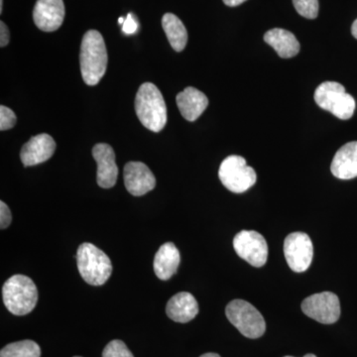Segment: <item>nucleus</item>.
Wrapping results in <instances>:
<instances>
[{"mask_svg": "<svg viewBox=\"0 0 357 357\" xmlns=\"http://www.w3.org/2000/svg\"><path fill=\"white\" fill-rule=\"evenodd\" d=\"M199 357H220V356H218L217 354H213V352H210V354H204L203 356Z\"/></svg>", "mask_w": 357, "mask_h": 357, "instance_id": "30", "label": "nucleus"}, {"mask_svg": "<svg viewBox=\"0 0 357 357\" xmlns=\"http://www.w3.org/2000/svg\"><path fill=\"white\" fill-rule=\"evenodd\" d=\"M284 255L289 267L294 272L301 273L311 266L314 257L312 239L305 232H293L284 241Z\"/></svg>", "mask_w": 357, "mask_h": 357, "instance_id": "10", "label": "nucleus"}, {"mask_svg": "<svg viewBox=\"0 0 357 357\" xmlns=\"http://www.w3.org/2000/svg\"><path fill=\"white\" fill-rule=\"evenodd\" d=\"M74 357H82V356H74Z\"/></svg>", "mask_w": 357, "mask_h": 357, "instance_id": "34", "label": "nucleus"}, {"mask_svg": "<svg viewBox=\"0 0 357 357\" xmlns=\"http://www.w3.org/2000/svg\"><path fill=\"white\" fill-rule=\"evenodd\" d=\"M102 357H134L128 347L119 340H112L102 351Z\"/></svg>", "mask_w": 357, "mask_h": 357, "instance_id": "23", "label": "nucleus"}, {"mask_svg": "<svg viewBox=\"0 0 357 357\" xmlns=\"http://www.w3.org/2000/svg\"><path fill=\"white\" fill-rule=\"evenodd\" d=\"M2 9H3V0H0V13H2Z\"/></svg>", "mask_w": 357, "mask_h": 357, "instance_id": "31", "label": "nucleus"}, {"mask_svg": "<svg viewBox=\"0 0 357 357\" xmlns=\"http://www.w3.org/2000/svg\"><path fill=\"white\" fill-rule=\"evenodd\" d=\"M79 62L84 83L88 86L100 83L107 70L109 56L102 35L96 30H89L84 35Z\"/></svg>", "mask_w": 357, "mask_h": 357, "instance_id": "1", "label": "nucleus"}, {"mask_svg": "<svg viewBox=\"0 0 357 357\" xmlns=\"http://www.w3.org/2000/svg\"><path fill=\"white\" fill-rule=\"evenodd\" d=\"M314 102L321 109L342 121L351 119L356 110V100L345 91L344 86L337 82H325L314 91Z\"/></svg>", "mask_w": 357, "mask_h": 357, "instance_id": "5", "label": "nucleus"}, {"mask_svg": "<svg viewBox=\"0 0 357 357\" xmlns=\"http://www.w3.org/2000/svg\"><path fill=\"white\" fill-rule=\"evenodd\" d=\"M284 357H293V356H284ZM304 357H317V356H314V354H307V356H305Z\"/></svg>", "mask_w": 357, "mask_h": 357, "instance_id": "33", "label": "nucleus"}, {"mask_svg": "<svg viewBox=\"0 0 357 357\" xmlns=\"http://www.w3.org/2000/svg\"><path fill=\"white\" fill-rule=\"evenodd\" d=\"M13 220L11 211L3 201L0 202V229H6Z\"/></svg>", "mask_w": 357, "mask_h": 357, "instance_id": "25", "label": "nucleus"}, {"mask_svg": "<svg viewBox=\"0 0 357 357\" xmlns=\"http://www.w3.org/2000/svg\"><path fill=\"white\" fill-rule=\"evenodd\" d=\"M234 248L239 257L251 266L262 267L266 264L268 245L264 237L255 230H241L234 238Z\"/></svg>", "mask_w": 357, "mask_h": 357, "instance_id": "9", "label": "nucleus"}, {"mask_svg": "<svg viewBox=\"0 0 357 357\" xmlns=\"http://www.w3.org/2000/svg\"><path fill=\"white\" fill-rule=\"evenodd\" d=\"M176 102L181 114L188 121H197L208 105L206 96L192 86H188L182 93H178Z\"/></svg>", "mask_w": 357, "mask_h": 357, "instance_id": "15", "label": "nucleus"}, {"mask_svg": "<svg viewBox=\"0 0 357 357\" xmlns=\"http://www.w3.org/2000/svg\"><path fill=\"white\" fill-rule=\"evenodd\" d=\"M301 307L307 317L324 325L337 323L340 317V299L332 292L314 294L303 301Z\"/></svg>", "mask_w": 357, "mask_h": 357, "instance_id": "8", "label": "nucleus"}, {"mask_svg": "<svg viewBox=\"0 0 357 357\" xmlns=\"http://www.w3.org/2000/svg\"><path fill=\"white\" fill-rule=\"evenodd\" d=\"M162 27L169 43L176 52L184 50L188 43V32L182 21L173 13H166L162 18Z\"/></svg>", "mask_w": 357, "mask_h": 357, "instance_id": "20", "label": "nucleus"}, {"mask_svg": "<svg viewBox=\"0 0 357 357\" xmlns=\"http://www.w3.org/2000/svg\"><path fill=\"white\" fill-rule=\"evenodd\" d=\"M220 182L229 191L241 194L250 189L256 183V172L248 166L246 160L237 155H231L223 160L218 170Z\"/></svg>", "mask_w": 357, "mask_h": 357, "instance_id": "7", "label": "nucleus"}, {"mask_svg": "<svg viewBox=\"0 0 357 357\" xmlns=\"http://www.w3.org/2000/svg\"><path fill=\"white\" fill-rule=\"evenodd\" d=\"M181 255L173 243H164L154 258V272L160 280H169L177 273Z\"/></svg>", "mask_w": 357, "mask_h": 357, "instance_id": "18", "label": "nucleus"}, {"mask_svg": "<svg viewBox=\"0 0 357 357\" xmlns=\"http://www.w3.org/2000/svg\"><path fill=\"white\" fill-rule=\"evenodd\" d=\"M9 40H10V33H9L8 27H7L3 21H1L0 22V46L2 48L7 46L9 43Z\"/></svg>", "mask_w": 357, "mask_h": 357, "instance_id": "27", "label": "nucleus"}, {"mask_svg": "<svg viewBox=\"0 0 357 357\" xmlns=\"http://www.w3.org/2000/svg\"><path fill=\"white\" fill-rule=\"evenodd\" d=\"M135 112L142 126L160 132L167 123V107L163 96L154 84H141L135 98Z\"/></svg>", "mask_w": 357, "mask_h": 357, "instance_id": "2", "label": "nucleus"}, {"mask_svg": "<svg viewBox=\"0 0 357 357\" xmlns=\"http://www.w3.org/2000/svg\"><path fill=\"white\" fill-rule=\"evenodd\" d=\"M225 314L244 337L255 340L261 337L266 331V323L262 314L246 301H231L225 309Z\"/></svg>", "mask_w": 357, "mask_h": 357, "instance_id": "6", "label": "nucleus"}, {"mask_svg": "<svg viewBox=\"0 0 357 357\" xmlns=\"http://www.w3.org/2000/svg\"><path fill=\"white\" fill-rule=\"evenodd\" d=\"M264 41L270 45L281 58H293L300 52V43L295 35L281 28H274L265 33Z\"/></svg>", "mask_w": 357, "mask_h": 357, "instance_id": "19", "label": "nucleus"}, {"mask_svg": "<svg viewBox=\"0 0 357 357\" xmlns=\"http://www.w3.org/2000/svg\"><path fill=\"white\" fill-rule=\"evenodd\" d=\"M166 312L176 323H189L199 314V304L191 293H178L169 300Z\"/></svg>", "mask_w": 357, "mask_h": 357, "instance_id": "17", "label": "nucleus"}, {"mask_svg": "<svg viewBox=\"0 0 357 357\" xmlns=\"http://www.w3.org/2000/svg\"><path fill=\"white\" fill-rule=\"evenodd\" d=\"M93 156L98 164V185L103 189H110L116 184L119 168L115 163L114 149L109 144L100 143L93 148Z\"/></svg>", "mask_w": 357, "mask_h": 357, "instance_id": "13", "label": "nucleus"}, {"mask_svg": "<svg viewBox=\"0 0 357 357\" xmlns=\"http://www.w3.org/2000/svg\"><path fill=\"white\" fill-rule=\"evenodd\" d=\"M3 303L11 314L25 316L31 312L38 302V290L34 282L24 275H14L2 287Z\"/></svg>", "mask_w": 357, "mask_h": 357, "instance_id": "3", "label": "nucleus"}, {"mask_svg": "<svg viewBox=\"0 0 357 357\" xmlns=\"http://www.w3.org/2000/svg\"><path fill=\"white\" fill-rule=\"evenodd\" d=\"M16 123V115L13 110L4 105L0 107V129L1 131L8 130L14 128Z\"/></svg>", "mask_w": 357, "mask_h": 357, "instance_id": "24", "label": "nucleus"}, {"mask_svg": "<svg viewBox=\"0 0 357 357\" xmlns=\"http://www.w3.org/2000/svg\"><path fill=\"white\" fill-rule=\"evenodd\" d=\"M65 6L63 0H38L33 11V20L40 30L54 32L63 24Z\"/></svg>", "mask_w": 357, "mask_h": 357, "instance_id": "11", "label": "nucleus"}, {"mask_svg": "<svg viewBox=\"0 0 357 357\" xmlns=\"http://www.w3.org/2000/svg\"><path fill=\"white\" fill-rule=\"evenodd\" d=\"M335 177L351 180L357 177V141L347 143L337 150L331 165Z\"/></svg>", "mask_w": 357, "mask_h": 357, "instance_id": "16", "label": "nucleus"}, {"mask_svg": "<svg viewBox=\"0 0 357 357\" xmlns=\"http://www.w3.org/2000/svg\"><path fill=\"white\" fill-rule=\"evenodd\" d=\"M124 185L132 196L141 197L156 187V178L142 162H128L124 167Z\"/></svg>", "mask_w": 357, "mask_h": 357, "instance_id": "12", "label": "nucleus"}, {"mask_svg": "<svg viewBox=\"0 0 357 357\" xmlns=\"http://www.w3.org/2000/svg\"><path fill=\"white\" fill-rule=\"evenodd\" d=\"M351 33L354 38L357 39V20L354 21V24L351 26Z\"/></svg>", "mask_w": 357, "mask_h": 357, "instance_id": "29", "label": "nucleus"}, {"mask_svg": "<svg viewBox=\"0 0 357 357\" xmlns=\"http://www.w3.org/2000/svg\"><path fill=\"white\" fill-rule=\"evenodd\" d=\"M56 142L49 134L42 133L33 136L23 145L20 158L25 167L44 163L55 153Z\"/></svg>", "mask_w": 357, "mask_h": 357, "instance_id": "14", "label": "nucleus"}, {"mask_svg": "<svg viewBox=\"0 0 357 357\" xmlns=\"http://www.w3.org/2000/svg\"><path fill=\"white\" fill-rule=\"evenodd\" d=\"M296 10L303 17L314 20L318 17L319 0H293Z\"/></svg>", "mask_w": 357, "mask_h": 357, "instance_id": "22", "label": "nucleus"}, {"mask_svg": "<svg viewBox=\"0 0 357 357\" xmlns=\"http://www.w3.org/2000/svg\"><path fill=\"white\" fill-rule=\"evenodd\" d=\"M138 27H139V25H138L137 20H135L133 14L129 13L123 24H122V32L126 35H133L137 32Z\"/></svg>", "mask_w": 357, "mask_h": 357, "instance_id": "26", "label": "nucleus"}, {"mask_svg": "<svg viewBox=\"0 0 357 357\" xmlns=\"http://www.w3.org/2000/svg\"><path fill=\"white\" fill-rule=\"evenodd\" d=\"M124 21H126V18H123V17L119 18V24H123Z\"/></svg>", "mask_w": 357, "mask_h": 357, "instance_id": "32", "label": "nucleus"}, {"mask_svg": "<svg viewBox=\"0 0 357 357\" xmlns=\"http://www.w3.org/2000/svg\"><path fill=\"white\" fill-rule=\"evenodd\" d=\"M77 264L79 274L91 286H102L112 273L109 256L93 244L84 243L77 248Z\"/></svg>", "mask_w": 357, "mask_h": 357, "instance_id": "4", "label": "nucleus"}, {"mask_svg": "<svg viewBox=\"0 0 357 357\" xmlns=\"http://www.w3.org/2000/svg\"><path fill=\"white\" fill-rule=\"evenodd\" d=\"M41 349L33 340H26L7 344L0 351V357H40Z\"/></svg>", "mask_w": 357, "mask_h": 357, "instance_id": "21", "label": "nucleus"}, {"mask_svg": "<svg viewBox=\"0 0 357 357\" xmlns=\"http://www.w3.org/2000/svg\"><path fill=\"white\" fill-rule=\"evenodd\" d=\"M245 1L246 0H223V2H225V6L229 7H236L241 6V4H243V2Z\"/></svg>", "mask_w": 357, "mask_h": 357, "instance_id": "28", "label": "nucleus"}]
</instances>
